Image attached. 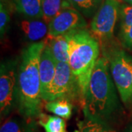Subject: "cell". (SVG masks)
Wrapping results in <instances>:
<instances>
[{
	"instance_id": "cell-1",
	"label": "cell",
	"mask_w": 132,
	"mask_h": 132,
	"mask_svg": "<svg viewBox=\"0 0 132 132\" xmlns=\"http://www.w3.org/2000/svg\"><path fill=\"white\" fill-rule=\"evenodd\" d=\"M46 40L33 43L23 51L19 73L17 95L20 113L28 119L39 118L42 114L40 94V57Z\"/></svg>"
},
{
	"instance_id": "cell-2",
	"label": "cell",
	"mask_w": 132,
	"mask_h": 132,
	"mask_svg": "<svg viewBox=\"0 0 132 132\" xmlns=\"http://www.w3.org/2000/svg\"><path fill=\"white\" fill-rule=\"evenodd\" d=\"M106 57H99L90 78L81 106L85 118L106 123L118 107L116 87L109 72Z\"/></svg>"
},
{
	"instance_id": "cell-3",
	"label": "cell",
	"mask_w": 132,
	"mask_h": 132,
	"mask_svg": "<svg viewBox=\"0 0 132 132\" xmlns=\"http://www.w3.org/2000/svg\"><path fill=\"white\" fill-rule=\"evenodd\" d=\"M68 35L70 39L68 63L79 87L81 104L93 71L99 59V41L85 29L71 32Z\"/></svg>"
},
{
	"instance_id": "cell-4",
	"label": "cell",
	"mask_w": 132,
	"mask_h": 132,
	"mask_svg": "<svg viewBox=\"0 0 132 132\" xmlns=\"http://www.w3.org/2000/svg\"><path fill=\"white\" fill-rule=\"evenodd\" d=\"M107 60L120 99L126 106H129L132 104V57L122 49H114Z\"/></svg>"
},
{
	"instance_id": "cell-5",
	"label": "cell",
	"mask_w": 132,
	"mask_h": 132,
	"mask_svg": "<svg viewBox=\"0 0 132 132\" xmlns=\"http://www.w3.org/2000/svg\"><path fill=\"white\" fill-rule=\"evenodd\" d=\"M77 97L80 101L79 87L71 72L69 63L64 62H57L47 102L57 99H65L70 101Z\"/></svg>"
},
{
	"instance_id": "cell-6",
	"label": "cell",
	"mask_w": 132,
	"mask_h": 132,
	"mask_svg": "<svg viewBox=\"0 0 132 132\" xmlns=\"http://www.w3.org/2000/svg\"><path fill=\"white\" fill-rule=\"evenodd\" d=\"M119 13L117 0H104L92 20L90 29L95 38L107 40L113 36Z\"/></svg>"
},
{
	"instance_id": "cell-7",
	"label": "cell",
	"mask_w": 132,
	"mask_h": 132,
	"mask_svg": "<svg viewBox=\"0 0 132 132\" xmlns=\"http://www.w3.org/2000/svg\"><path fill=\"white\" fill-rule=\"evenodd\" d=\"M48 38L63 35L78 29L86 28L87 23L82 15L74 8L66 7L52 19L48 25Z\"/></svg>"
},
{
	"instance_id": "cell-8",
	"label": "cell",
	"mask_w": 132,
	"mask_h": 132,
	"mask_svg": "<svg viewBox=\"0 0 132 132\" xmlns=\"http://www.w3.org/2000/svg\"><path fill=\"white\" fill-rule=\"evenodd\" d=\"M16 76L15 68L2 64L0 71V108L1 115L7 114L13 106Z\"/></svg>"
},
{
	"instance_id": "cell-9",
	"label": "cell",
	"mask_w": 132,
	"mask_h": 132,
	"mask_svg": "<svg viewBox=\"0 0 132 132\" xmlns=\"http://www.w3.org/2000/svg\"><path fill=\"white\" fill-rule=\"evenodd\" d=\"M57 62L46 43V46L41 52L40 57V94L43 101H48L51 85L56 72Z\"/></svg>"
},
{
	"instance_id": "cell-10",
	"label": "cell",
	"mask_w": 132,
	"mask_h": 132,
	"mask_svg": "<svg viewBox=\"0 0 132 132\" xmlns=\"http://www.w3.org/2000/svg\"><path fill=\"white\" fill-rule=\"evenodd\" d=\"M20 29L25 38L31 42L37 43L48 35V27L40 19H26L20 23Z\"/></svg>"
},
{
	"instance_id": "cell-11",
	"label": "cell",
	"mask_w": 132,
	"mask_h": 132,
	"mask_svg": "<svg viewBox=\"0 0 132 132\" xmlns=\"http://www.w3.org/2000/svg\"><path fill=\"white\" fill-rule=\"evenodd\" d=\"M68 34L54 38H48L46 43L50 48L52 55L57 62H68L70 57V45Z\"/></svg>"
},
{
	"instance_id": "cell-12",
	"label": "cell",
	"mask_w": 132,
	"mask_h": 132,
	"mask_svg": "<svg viewBox=\"0 0 132 132\" xmlns=\"http://www.w3.org/2000/svg\"><path fill=\"white\" fill-rule=\"evenodd\" d=\"M16 10L29 19H43L41 0H14Z\"/></svg>"
},
{
	"instance_id": "cell-13",
	"label": "cell",
	"mask_w": 132,
	"mask_h": 132,
	"mask_svg": "<svg viewBox=\"0 0 132 132\" xmlns=\"http://www.w3.org/2000/svg\"><path fill=\"white\" fill-rule=\"evenodd\" d=\"M45 109L56 116L68 120L71 117L73 105L71 101L65 99H57L46 102Z\"/></svg>"
},
{
	"instance_id": "cell-14",
	"label": "cell",
	"mask_w": 132,
	"mask_h": 132,
	"mask_svg": "<svg viewBox=\"0 0 132 132\" xmlns=\"http://www.w3.org/2000/svg\"><path fill=\"white\" fill-rule=\"evenodd\" d=\"M38 118V123L44 128L46 132H68L66 131L65 121L63 118L43 113Z\"/></svg>"
},
{
	"instance_id": "cell-15",
	"label": "cell",
	"mask_w": 132,
	"mask_h": 132,
	"mask_svg": "<svg viewBox=\"0 0 132 132\" xmlns=\"http://www.w3.org/2000/svg\"><path fill=\"white\" fill-rule=\"evenodd\" d=\"M62 0H41L43 21L48 25L62 10Z\"/></svg>"
},
{
	"instance_id": "cell-16",
	"label": "cell",
	"mask_w": 132,
	"mask_h": 132,
	"mask_svg": "<svg viewBox=\"0 0 132 132\" xmlns=\"http://www.w3.org/2000/svg\"><path fill=\"white\" fill-rule=\"evenodd\" d=\"M78 132H116L110 128L106 123L91 118H85L79 125Z\"/></svg>"
},
{
	"instance_id": "cell-17",
	"label": "cell",
	"mask_w": 132,
	"mask_h": 132,
	"mask_svg": "<svg viewBox=\"0 0 132 132\" xmlns=\"http://www.w3.org/2000/svg\"><path fill=\"white\" fill-rule=\"evenodd\" d=\"M101 0H68L69 4L79 12L86 15L92 14Z\"/></svg>"
},
{
	"instance_id": "cell-18",
	"label": "cell",
	"mask_w": 132,
	"mask_h": 132,
	"mask_svg": "<svg viewBox=\"0 0 132 132\" xmlns=\"http://www.w3.org/2000/svg\"><path fill=\"white\" fill-rule=\"evenodd\" d=\"M0 132H27V128L16 120L8 119L2 125Z\"/></svg>"
},
{
	"instance_id": "cell-19",
	"label": "cell",
	"mask_w": 132,
	"mask_h": 132,
	"mask_svg": "<svg viewBox=\"0 0 132 132\" xmlns=\"http://www.w3.org/2000/svg\"><path fill=\"white\" fill-rule=\"evenodd\" d=\"M121 29L127 28L132 25V5L124 6L121 11Z\"/></svg>"
},
{
	"instance_id": "cell-20",
	"label": "cell",
	"mask_w": 132,
	"mask_h": 132,
	"mask_svg": "<svg viewBox=\"0 0 132 132\" xmlns=\"http://www.w3.org/2000/svg\"><path fill=\"white\" fill-rule=\"evenodd\" d=\"M9 21V12L5 7V5L2 4V2H1V5H0V32H1L2 37L5 35Z\"/></svg>"
},
{
	"instance_id": "cell-21",
	"label": "cell",
	"mask_w": 132,
	"mask_h": 132,
	"mask_svg": "<svg viewBox=\"0 0 132 132\" xmlns=\"http://www.w3.org/2000/svg\"><path fill=\"white\" fill-rule=\"evenodd\" d=\"M120 38L124 47L132 51V25L127 28L121 29Z\"/></svg>"
},
{
	"instance_id": "cell-22",
	"label": "cell",
	"mask_w": 132,
	"mask_h": 132,
	"mask_svg": "<svg viewBox=\"0 0 132 132\" xmlns=\"http://www.w3.org/2000/svg\"><path fill=\"white\" fill-rule=\"evenodd\" d=\"M124 1L128 2V3H129V4H131V5H132V0H124Z\"/></svg>"
},
{
	"instance_id": "cell-23",
	"label": "cell",
	"mask_w": 132,
	"mask_h": 132,
	"mask_svg": "<svg viewBox=\"0 0 132 132\" xmlns=\"http://www.w3.org/2000/svg\"><path fill=\"white\" fill-rule=\"evenodd\" d=\"M131 132H132V130H131Z\"/></svg>"
}]
</instances>
